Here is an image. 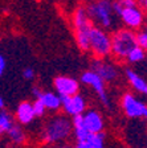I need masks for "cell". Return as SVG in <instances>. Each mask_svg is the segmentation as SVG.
Here are the masks:
<instances>
[{
  "instance_id": "d6986e66",
  "label": "cell",
  "mask_w": 147,
  "mask_h": 148,
  "mask_svg": "<svg viewBox=\"0 0 147 148\" xmlns=\"http://www.w3.org/2000/svg\"><path fill=\"white\" fill-rule=\"evenodd\" d=\"M144 58H146V52L139 45H135L129 52L127 57H126V60L129 62H131V64H138V62L143 61Z\"/></svg>"
},
{
  "instance_id": "44dd1931",
  "label": "cell",
  "mask_w": 147,
  "mask_h": 148,
  "mask_svg": "<svg viewBox=\"0 0 147 148\" xmlns=\"http://www.w3.org/2000/svg\"><path fill=\"white\" fill-rule=\"evenodd\" d=\"M137 37V45H139L144 52L147 53V32H139V33H135Z\"/></svg>"
},
{
  "instance_id": "7c38bea8",
  "label": "cell",
  "mask_w": 147,
  "mask_h": 148,
  "mask_svg": "<svg viewBox=\"0 0 147 148\" xmlns=\"http://www.w3.org/2000/svg\"><path fill=\"white\" fill-rule=\"evenodd\" d=\"M84 118V124L88 128L89 132H99L104 131L105 128V122L102 118L101 112L97 110H88L82 114Z\"/></svg>"
},
{
  "instance_id": "5b68a950",
  "label": "cell",
  "mask_w": 147,
  "mask_h": 148,
  "mask_svg": "<svg viewBox=\"0 0 147 148\" xmlns=\"http://www.w3.org/2000/svg\"><path fill=\"white\" fill-rule=\"evenodd\" d=\"M89 50L98 58L111 56V36L104 28L97 25L92 27L89 33Z\"/></svg>"
},
{
  "instance_id": "d4e9b609",
  "label": "cell",
  "mask_w": 147,
  "mask_h": 148,
  "mask_svg": "<svg viewBox=\"0 0 147 148\" xmlns=\"http://www.w3.org/2000/svg\"><path fill=\"white\" fill-rule=\"evenodd\" d=\"M41 92H43V90H41L39 86H35L33 89H32V95H33L35 98H39V97H40V94H41Z\"/></svg>"
},
{
  "instance_id": "4fadbf2b",
  "label": "cell",
  "mask_w": 147,
  "mask_h": 148,
  "mask_svg": "<svg viewBox=\"0 0 147 148\" xmlns=\"http://www.w3.org/2000/svg\"><path fill=\"white\" fill-rule=\"evenodd\" d=\"M35 118H36V115H35V111H33V105L31 102L24 101L17 106L16 114H15V120L19 124H21V126L31 124L35 120Z\"/></svg>"
},
{
  "instance_id": "3957f363",
  "label": "cell",
  "mask_w": 147,
  "mask_h": 148,
  "mask_svg": "<svg viewBox=\"0 0 147 148\" xmlns=\"http://www.w3.org/2000/svg\"><path fill=\"white\" fill-rule=\"evenodd\" d=\"M85 9L94 25L104 29L113 25L115 15L113 11V0H93L86 5Z\"/></svg>"
},
{
  "instance_id": "8fae6325",
  "label": "cell",
  "mask_w": 147,
  "mask_h": 148,
  "mask_svg": "<svg viewBox=\"0 0 147 148\" xmlns=\"http://www.w3.org/2000/svg\"><path fill=\"white\" fill-rule=\"evenodd\" d=\"M53 86L58 95H74L80 91V82L68 75H58L53 79Z\"/></svg>"
},
{
  "instance_id": "ac0fdd59",
  "label": "cell",
  "mask_w": 147,
  "mask_h": 148,
  "mask_svg": "<svg viewBox=\"0 0 147 148\" xmlns=\"http://www.w3.org/2000/svg\"><path fill=\"white\" fill-rule=\"evenodd\" d=\"M105 140H106L105 131H99V132H90L86 139V143L89 148H102L105 147Z\"/></svg>"
},
{
  "instance_id": "4316f807",
  "label": "cell",
  "mask_w": 147,
  "mask_h": 148,
  "mask_svg": "<svg viewBox=\"0 0 147 148\" xmlns=\"http://www.w3.org/2000/svg\"><path fill=\"white\" fill-rule=\"evenodd\" d=\"M142 5H143V8L147 11V0H142Z\"/></svg>"
},
{
  "instance_id": "e0dca14e",
  "label": "cell",
  "mask_w": 147,
  "mask_h": 148,
  "mask_svg": "<svg viewBox=\"0 0 147 148\" xmlns=\"http://www.w3.org/2000/svg\"><path fill=\"white\" fill-rule=\"evenodd\" d=\"M13 124H15V118L12 116V114L1 108L0 110V136L6 135Z\"/></svg>"
},
{
  "instance_id": "6da1fadb",
  "label": "cell",
  "mask_w": 147,
  "mask_h": 148,
  "mask_svg": "<svg viewBox=\"0 0 147 148\" xmlns=\"http://www.w3.org/2000/svg\"><path fill=\"white\" fill-rule=\"evenodd\" d=\"M72 131H73V127H72V119H69V115H55L49 118L44 124L41 142L44 144L64 143L70 138Z\"/></svg>"
},
{
  "instance_id": "83f0119b",
  "label": "cell",
  "mask_w": 147,
  "mask_h": 148,
  "mask_svg": "<svg viewBox=\"0 0 147 148\" xmlns=\"http://www.w3.org/2000/svg\"><path fill=\"white\" fill-rule=\"evenodd\" d=\"M146 32H147V25H146Z\"/></svg>"
},
{
  "instance_id": "9a60e30c",
  "label": "cell",
  "mask_w": 147,
  "mask_h": 148,
  "mask_svg": "<svg viewBox=\"0 0 147 148\" xmlns=\"http://www.w3.org/2000/svg\"><path fill=\"white\" fill-rule=\"evenodd\" d=\"M6 135L8 136V140L11 142V144H13V145H24L27 143V134L23 130L21 124L15 123L8 130V132Z\"/></svg>"
},
{
  "instance_id": "9c48e42d",
  "label": "cell",
  "mask_w": 147,
  "mask_h": 148,
  "mask_svg": "<svg viewBox=\"0 0 147 148\" xmlns=\"http://www.w3.org/2000/svg\"><path fill=\"white\" fill-rule=\"evenodd\" d=\"M61 97V108L69 116H74L78 114H84L86 111V101L80 92L74 95H60Z\"/></svg>"
},
{
  "instance_id": "484cf974",
  "label": "cell",
  "mask_w": 147,
  "mask_h": 148,
  "mask_svg": "<svg viewBox=\"0 0 147 148\" xmlns=\"http://www.w3.org/2000/svg\"><path fill=\"white\" fill-rule=\"evenodd\" d=\"M6 107V102H4V98H1V97H0V110H1V108H4Z\"/></svg>"
},
{
  "instance_id": "30bf717a",
  "label": "cell",
  "mask_w": 147,
  "mask_h": 148,
  "mask_svg": "<svg viewBox=\"0 0 147 148\" xmlns=\"http://www.w3.org/2000/svg\"><path fill=\"white\" fill-rule=\"evenodd\" d=\"M122 20V23L125 24L126 28H130V29H138L143 25L144 21V15L143 11L141 8H138L137 5L134 7H125V8L121 9L119 15H118Z\"/></svg>"
},
{
  "instance_id": "ffe728a7",
  "label": "cell",
  "mask_w": 147,
  "mask_h": 148,
  "mask_svg": "<svg viewBox=\"0 0 147 148\" xmlns=\"http://www.w3.org/2000/svg\"><path fill=\"white\" fill-rule=\"evenodd\" d=\"M32 105H33V111H35V115H36V118H41V116H44V115H45L46 108L44 107L43 102H41L40 99L36 98V101H35Z\"/></svg>"
},
{
  "instance_id": "8992f818",
  "label": "cell",
  "mask_w": 147,
  "mask_h": 148,
  "mask_svg": "<svg viewBox=\"0 0 147 148\" xmlns=\"http://www.w3.org/2000/svg\"><path fill=\"white\" fill-rule=\"evenodd\" d=\"M81 82L84 85H88L90 86L94 92L98 95L101 103L105 106V107H110V99H109V95L106 92V87H105V81L102 79L94 70H86L81 74Z\"/></svg>"
},
{
  "instance_id": "5bb4252c",
  "label": "cell",
  "mask_w": 147,
  "mask_h": 148,
  "mask_svg": "<svg viewBox=\"0 0 147 148\" xmlns=\"http://www.w3.org/2000/svg\"><path fill=\"white\" fill-rule=\"evenodd\" d=\"M37 99H40V101L43 102L44 107L48 111L57 112L58 110H61V97L58 95L57 92L43 91Z\"/></svg>"
},
{
  "instance_id": "603a6c76",
  "label": "cell",
  "mask_w": 147,
  "mask_h": 148,
  "mask_svg": "<svg viewBox=\"0 0 147 148\" xmlns=\"http://www.w3.org/2000/svg\"><path fill=\"white\" fill-rule=\"evenodd\" d=\"M118 1H119V4L122 5V8H125V7L137 5V1H135V0H118Z\"/></svg>"
},
{
  "instance_id": "cb8c5ba5",
  "label": "cell",
  "mask_w": 147,
  "mask_h": 148,
  "mask_svg": "<svg viewBox=\"0 0 147 148\" xmlns=\"http://www.w3.org/2000/svg\"><path fill=\"white\" fill-rule=\"evenodd\" d=\"M6 68H7V64H6V58H4L3 54H0V77L4 74L6 71Z\"/></svg>"
},
{
  "instance_id": "7402d4cb",
  "label": "cell",
  "mask_w": 147,
  "mask_h": 148,
  "mask_svg": "<svg viewBox=\"0 0 147 148\" xmlns=\"http://www.w3.org/2000/svg\"><path fill=\"white\" fill-rule=\"evenodd\" d=\"M35 70L32 68H25L24 70H23V77L25 78L27 81H33L35 79Z\"/></svg>"
},
{
  "instance_id": "2e32d148",
  "label": "cell",
  "mask_w": 147,
  "mask_h": 148,
  "mask_svg": "<svg viewBox=\"0 0 147 148\" xmlns=\"http://www.w3.org/2000/svg\"><path fill=\"white\" fill-rule=\"evenodd\" d=\"M126 77H127L130 85L133 86V89H134L135 91L147 95V82L144 78H142L139 74H137L134 70H130V69L126 70Z\"/></svg>"
},
{
  "instance_id": "7a4b0ae2",
  "label": "cell",
  "mask_w": 147,
  "mask_h": 148,
  "mask_svg": "<svg viewBox=\"0 0 147 148\" xmlns=\"http://www.w3.org/2000/svg\"><path fill=\"white\" fill-rule=\"evenodd\" d=\"M72 24L74 29V38L82 52H89V33L94 24L84 7H78L72 16Z\"/></svg>"
},
{
  "instance_id": "ba28073f",
  "label": "cell",
  "mask_w": 147,
  "mask_h": 148,
  "mask_svg": "<svg viewBox=\"0 0 147 148\" xmlns=\"http://www.w3.org/2000/svg\"><path fill=\"white\" fill-rule=\"evenodd\" d=\"M92 70H94L106 83L114 82L119 77V70L117 68V65L109 61L107 57H104V58L94 57L92 62Z\"/></svg>"
},
{
  "instance_id": "52a82bcc",
  "label": "cell",
  "mask_w": 147,
  "mask_h": 148,
  "mask_svg": "<svg viewBox=\"0 0 147 148\" xmlns=\"http://www.w3.org/2000/svg\"><path fill=\"white\" fill-rule=\"evenodd\" d=\"M121 106H122L125 115L130 119H137V118L144 116L147 111L146 103L139 101L131 92H125L123 94L122 99H121Z\"/></svg>"
},
{
  "instance_id": "277c9868",
  "label": "cell",
  "mask_w": 147,
  "mask_h": 148,
  "mask_svg": "<svg viewBox=\"0 0 147 148\" xmlns=\"http://www.w3.org/2000/svg\"><path fill=\"white\" fill-rule=\"evenodd\" d=\"M137 45L135 32L130 28L118 29L111 36V56L115 60H126L129 52Z\"/></svg>"
}]
</instances>
